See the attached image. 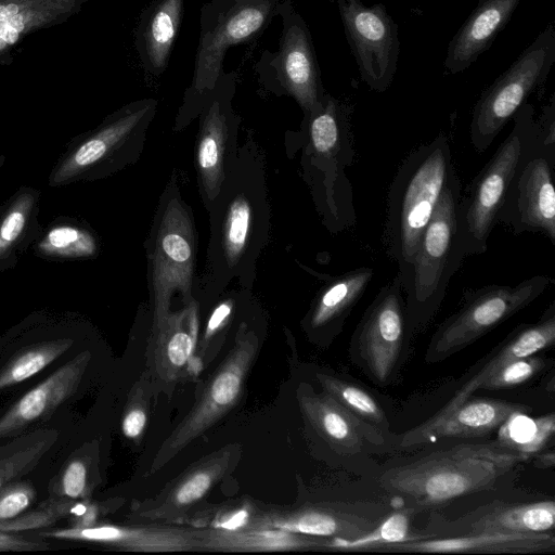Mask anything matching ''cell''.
Wrapping results in <instances>:
<instances>
[{"instance_id":"bcb514c9","label":"cell","mask_w":555,"mask_h":555,"mask_svg":"<svg viewBox=\"0 0 555 555\" xmlns=\"http://www.w3.org/2000/svg\"><path fill=\"white\" fill-rule=\"evenodd\" d=\"M533 465L538 468H553L555 465V454L553 451H540L533 455Z\"/></svg>"},{"instance_id":"b9f144b4","label":"cell","mask_w":555,"mask_h":555,"mask_svg":"<svg viewBox=\"0 0 555 555\" xmlns=\"http://www.w3.org/2000/svg\"><path fill=\"white\" fill-rule=\"evenodd\" d=\"M151 384L150 373L144 372L129 392L121 418V430L128 439L137 440L144 433L150 410Z\"/></svg>"},{"instance_id":"8d00e7d4","label":"cell","mask_w":555,"mask_h":555,"mask_svg":"<svg viewBox=\"0 0 555 555\" xmlns=\"http://www.w3.org/2000/svg\"><path fill=\"white\" fill-rule=\"evenodd\" d=\"M554 434V413L531 417L527 413L516 412L500 425L496 441L530 460L543 451Z\"/></svg>"},{"instance_id":"9a60e30c","label":"cell","mask_w":555,"mask_h":555,"mask_svg":"<svg viewBox=\"0 0 555 555\" xmlns=\"http://www.w3.org/2000/svg\"><path fill=\"white\" fill-rule=\"evenodd\" d=\"M346 38L362 81L384 92L392 83L400 54L399 27L383 3L336 0Z\"/></svg>"},{"instance_id":"7bdbcfd3","label":"cell","mask_w":555,"mask_h":555,"mask_svg":"<svg viewBox=\"0 0 555 555\" xmlns=\"http://www.w3.org/2000/svg\"><path fill=\"white\" fill-rule=\"evenodd\" d=\"M545 365V360L535 354L514 359L491 375L480 389L500 390L520 385L540 373Z\"/></svg>"},{"instance_id":"7dc6e473","label":"cell","mask_w":555,"mask_h":555,"mask_svg":"<svg viewBox=\"0 0 555 555\" xmlns=\"http://www.w3.org/2000/svg\"><path fill=\"white\" fill-rule=\"evenodd\" d=\"M4 162H5V156L0 154V168L3 166Z\"/></svg>"},{"instance_id":"5b68a950","label":"cell","mask_w":555,"mask_h":555,"mask_svg":"<svg viewBox=\"0 0 555 555\" xmlns=\"http://www.w3.org/2000/svg\"><path fill=\"white\" fill-rule=\"evenodd\" d=\"M281 0H209L201 8L199 39L193 75L177 113L176 129L198 116L205 100L223 72V60L233 46L259 37L279 14Z\"/></svg>"},{"instance_id":"7a4b0ae2","label":"cell","mask_w":555,"mask_h":555,"mask_svg":"<svg viewBox=\"0 0 555 555\" xmlns=\"http://www.w3.org/2000/svg\"><path fill=\"white\" fill-rule=\"evenodd\" d=\"M527 460L498 441L460 443L389 467L379 483L404 506L424 512L494 488Z\"/></svg>"},{"instance_id":"d4e9b609","label":"cell","mask_w":555,"mask_h":555,"mask_svg":"<svg viewBox=\"0 0 555 555\" xmlns=\"http://www.w3.org/2000/svg\"><path fill=\"white\" fill-rule=\"evenodd\" d=\"M555 343V304L553 302L539 322L517 326L491 354L485 358L477 372L455 392V395L434 416L420 424L431 426L446 417L455 408L480 389V386L501 366L514 359L537 354Z\"/></svg>"},{"instance_id":"603a6c76","label":"cell","mask_w":555,"mask_h":555,"mask_svg":"<svg viewBox=\"0 0 555 555\" xmlns=\"http://www.w3.org/2000/svg\"><path fill=\"white\" fill-rule=\"evenodd\" d=\"M297 397L306 420L335 451L353 455L384 444L382 430L347 411L323 390L315 392L301 385Z\"/></svg>"},{"instance_id":"e0dca14e","label":"cell","mask_w":555,"mask_h":555,"mask_svg":"<svg viewBox=\"0 0 555 555\" xmlns=\"http://www.w3.org/2000/svg\"><path fill=\"white\" fill-rule=\"evenodd\" d=\"M555 137L546 138L515 176L496 216L514 234L535 232L555 245Z\"/></svg>"},{"instance_id":"74e56055","label":"cell","mask_w":555,"mask_h":555,"mask_svg":"<svg viewBox=\"0 0 555 555\" xmlns=\"http://www.w3.org/2000/svg\"><path fill=\"white\" fill-rule=\"evenodd\" d=\"M74 345L69 337L40 340L22 349L0 369V390L20 384L41 372Z\"/></svg>"},{"instance_id":"44dd1931","label":"cell","mask_w":555,"mask_h":555,"mask_svg":"<svg viewBox=\"0 0 555 555\" xmlns=\"http://www.w3.org/2000/svg\"><path fill=\"white\" fill-rule=\"evenodd\" d=\"M91 354L85 350L22 396L0 416V444L50 416L78 389Z\"/></svg>"},{"instance_id":"277c9868","label":"cell","mask_w":555,"mask_h":555,"mask_svg":"<svg viewBox=\"0 0 555 555\" xmlns=\"http://www.w3.org/2000/svg\"><path fill=\"white\" fill-rule=\"evenodd\" d=\"M457 176L444 133L412 151L398 168L387 197L383 243L406 281L423 232L448 184Z\"/></svg>"},{"instance_id":"d6a6232c","label":"cell","mask_w":555,"mask_h":555,"mask_svg":"<svg viewBox=\"0 0 555 555\" xmlns=\"http://www.w3.org/2000/svg\"><path fill=\"white\" fill-rule=\"evenodd\" d=\"M201 551L212 552H284L323 550L326 539L289 532L276 528L238 530L192 528Z\"/></svg>"},{"instance_id":"60d3db41","label":"cell","mask_w":555,"mask_h":555,"mask_svg":"<svg viewBox=\"0 0 555 555\" xmlns=\"http://www.w3.org/2000/svg\"><path fill=\"white\" fill-rule=\"evenodd\" d=\"M255 515L253 505L244 502L236 505L214 506L210 511L199 512L184 522H189L190 528L197 529L238 530L250 527Z\"/></svg>"},{"instance_id":"f6af8a7d","label":"cell","mask_w":555,"mask_h":555,"mask_svg":"<svg viewBox=\"0 0 555 555\" xmlns=\"http://www.w3.org/2000/svg\"><path fill=\"white\" fill-rule=\"evenodd\" d=\"M235 310V299L233 296H228L227 298L222 299L220 302L217 304V306L211 311L205 332L202 339L201 345V351L202 357L206 349L210 347L212 344V340L218 336L221 335L222 332L227 330V327L230 325L233 313Z\"/></svg>"},{"instance_id":"5bb4252c","label":"cell","mask_w":555,"mask_h":555,"mask_svg":"<svg viewBox=\"0 0 555 555\" xmlns=\"http://www.w3.org/2000/svg\"><path fill=\"white\" fill-rule=\"evenodd\" d=\"M408 334L404 292L396 275L359 321L351 337V359L375 384L388 385L399 370Z\"/></svg>"},{"instance_id":"1f68e13d","label":"cell","mask_w":555,"mask_h":555,"mask_svg":"<svg viewBox=\"0 0 555 555\" xmlns=\"http://www.w3.org/2000/svg\"><path fill=\"white\" fill-rule=\"evenodd\" d=\"M40 190L23 185L0 206V273L15 268L40 236Z\"/></svg>"},{"instance_id":"2e32d148","label":"cell","mask_w":555,"mask_h":555,"mask_svg":"<svg viewBox=\"0 0 555 555\" xmlns=\"http://www.w3.org/2000/svg\"><path fill=\"white\" fill-rule=\"evenodd\" d=\"M235 91V72L223 73L197 116L199 129L194 163L206 208L218 194L224 180L225 166L238 147L240 117L232 107Z\"/></svg>"},{"instance_id":"ee69618b","label":"cell","mask_w":555,"mask_h":555,"mask_svg":"<svg viewBox=\"0 0 555 555\" xmlns=\"http://www.w3.org/2000/svg\"><path fill=\"white\" fill-rule=\"evenodd\" d=\"M36 498V489L28 481L16 480L0 489V525L26 513Z\"/></svg>"},{"instance_id":"3957f363","label":"cell","mask_w":555,"mask_h":555,"mask_svg":"<svg viewBox=\"0 0 555 555\" xmlns=\"http://www.w3.org/2000/svg\"><path fill=\"white\" fill-rule=\"evenodd\" d=\"M513 128L495 153L461 193L456 209L459 241L465 257L483 254L496 216L519 169L555 137V94L538 119L528 101L513 116Z\"/></svg>"},{"instance_id":"8fae6325","label":"cell","mask_w":555,"mask_h":555,"mask_svg":"<svg viewBox=\"0 0 555 555\" xmlns=\"http://www.w3.org/2000/svg\"><path fill=\"white\" fill-rule=\"evenodd\" d=\"M555 62V27L546 26L477 100L469 125L474 149L486 151L526 103L546 80Z\"/></svg>"},{"instance_id":"9c48e42d","label":"cell","mask_w":555,"mask_h":555,"mask_svg":"<svg viewBox=\"0 0 555 555\" xmlns=\"http://www.w3.org/2000/svg\"><path fill=\"white\" fill-rule=\"evenodd\" d=\"M196 248L193 214L172 181L159 199L147 247L153 304L152 332L167 321L175 294L181 296L184 306L195 299L192 291Z\"/></svg>"},{"instance_id":"f546056e","label":"cell","mask_w":555,"mask_h":555,"mask_svg":"<svg viewBox=\"0 0 555 555\" xmlns=\"http://www.w3.org/2000/svg\"><path fill=\"white\" fill-rule=\"evenodd\" d=\"M197 328L198 304L193 299L182 309L170 312L165 324L152 332V373L165 386L177 382L195 357Z\"/></svg>"},{"instance_id":"4316f807","label":"cell","mask_w":555,"mask_h":555,"mask_svg":"<svg viewBox=\"0 0 555 555\" xmlns=\"http://www.w3.org/2000/svg\"><path fill=\"white\" fill-rule=\"evenodd\" d=\"M92 0H0V66L27 36L69 21Z\"/></svg>"},{"instance_id":"ab89813d","label":"cell","mask_w":555,"mask_h":555,"mask_svg":"<svg viewBox=\"0 0 555 555\" xmlns=\"http://www.w3.org/2000/svg\"><path fill=\"white\" fill-rule=\"evenodd\" d=\"M95 457L91 451H77L56 476L50 498L72 501L90 499L95 487Z\"/></svg>"},{"instance_id":"f35d334b","label":"cell","mask_w":555,"mask_h":555,"mask_svg":"<svg viewBox=\"0 0 555 555\" xmlns=\"http://www.w3.org/2000/svg\"><path fill=\"white\" fill-rule=\"evenodd\" d=\"M315 378L323 391L347 411L389 435L390 424L378 401L357 384L326 373H317Z\"/></svg>"},{"instance_id":"d590c367","label":"cell","mask_w":555,"mask_h":555,"mask_svg":"<svg viewBox=\"0 0 555 555\" xmlns=\"http://www.w3.org/2000/svg\"><path fill=\"white\" fill-rule=\"evenodd\" d=\"M57 437L54 429H38L1 443L0 489L31 472Z\"/></svg>"},{"instance_id":"e575fe53","label":"cell","mask_w":555,"mask_h":555,"mask_svg":"<svg viewBox=\"0 0 555 555\" xmlns=\"http://www.w3.org/2000/svg\"><path fill=\"white\" fill-rule=\"evenodd\" d=\"M418 513L410 506L393 508L372 531L357 539H326V550L382 552L392 544L430 538L425 532H413L411 521Z\"/></svg>"},{"instance_id":"52a82bcc","label":"cell","mask_w":555,"mask_h":555,"mask_svg":"<svg viewBox=\"0 0 555 555\" xmlns=\"http://www.w3.org/2000/svg\"><path fill=\"white\" fill-rule=\"evenodd\" d=\"M158 102L142 99L106 116L94 129L70 140L49 175V185L65 186L106 178L135 162Z\"/></svg>"},{"instance_id":"4fadbf2b","label":"cell","mask_w":555,"mask_h":555,"mask_svg":"<svg viewBox=\"0 0 555 555\" xmlns=\"http://www.w3.org/2000/svg\"><path fill=\"white\" fill-rule=\"evenodd\" d=\"M258 348L256 332L241 323L233 348L206 383L193 409L159 447L151 465L152 473L171 461L237 403Z\"/></svg>"},{"instance_id":"ffe728a7","label":"cell","mask_w":555,"mask_h":555,"mask_svg":"<svg viewBox=\"0 0 555 555\" xmlns=\"http://www.w3.org/2000/svg\"><path fill=\"white\" fill-rule=\"evenodd\" d=\"M240 447L227 446L197 461L156 498L137 512L139 518L152 521L182 522L195 504L223 478L238 461Z\"/></svg>"},{"instance_id":"4dcf8cb0","label":"cell","mask_w":555,"mask_h":555,"mask_svg":"<svg viewBox=\"0 0 555 555\" xmlns=\"http://www.w3.org/2000/svg\"><path fill=\"white\" fill-rule=\"evenodd\" d=\"M373 275L372 268L360 267L330 278L317 294L306 317L307 331L327 339L337 335Z\"/></svg>"},{"instance_id":"ba28073f","label":"cell","mask_w":555,"mask_h":555,"mask_svg":"<svg viewBox=\"0 0 555 555\" xmlns=\"http://www.w3.org/2000/svg\"><path fill=\"white\" fill-rule=\"evenodd\" d=\"M462 185L456 176L447 186L422 234L402 288L409 334L425 327L439 309L448 284L465 255L456 227Z\"/></svg>"},{"instance_id":"83f0119b","label":"cell","mask_w":555,"mask_h":555,"mask_svg":"<svg viewBox=\"0 0 555 555\" xmlns=\"http://www.w3.org/2000/svg\"><path fill=\"white\" fill-rule=\"evenodd\" d=\"M521 0H479L450 40L443 66L449 74L467 69L486 52L512 18Z\"/></svg>"},{"instance_id":"8992f818","label":"cell","mask_w":555,"mask_h":555,"mask_svg":"<svg viewBox=\"0 0 555 555\" xmlns=\"http://www.w3.org/2000/svg\"><path fill=\"white\" fill-rule=\"evenodd\" d=\"M305 126L311 180L327 228L338 232L353 227L357 216L352 185L345 173L356 155L350 108L325 92L321 103L305 113Z\"/></svg>"},{"instance_id":"7c38bea8","label":"cell","mask_w":555,"mask_h":555,"mask_svg":"<svg viewBox=\"0 0 555 555\" xmlns=\"http://www.w3.org/2000/svg\"><path fill=\"white\" fill-rule=\"evenodd\" d=\"M278 16L282 21L278 50H263L255 73L267 91L293 98L309 113L325 94L311 33L292 0H281Z\"/></svg>"},{"instance_id":"30bf717a","label":"cell","mask_w":555,"mask_h":555,"mask_svg":"<svg viewBox=\"0 0 555 555\" xmlns=\"http://www.w3.org/2000/svg\"><path fill=\"white\" fill-rule=\"evenodd\" d=\"M554 280L533 275L518 284H489L466 289L460 308L436 330L428 345L425 360L442 361L468 347L494 327L528 307L540 297Z\"/></svg>"},{"instance_id":"836d02e7","label":"cell","mask_w":555,"mask_h":555,"mask_svg":"<svg viewBox=\"0 0 555 555\" xmlns=\"http://www.w3.org/2000/svg\"><path fill=\"white\" fill-rule=\"evenodd\" d=\"M31 247L37 257L50 261L93 259L100 251L99 238L86 221L63 216L51 220Z\"/></svg>"},{"instance_id":"ac0fdd59","label":"cell","mask_w":555,"mask_h":555,"mask_svg":"<svg viewBox=\"0 0 555 555\" xmlns=\"http://www.w3.org/2000/svg\"><path fill=\"white\" fill-rule=\"evenodd\" d=\"M395 507L377 502L308 504L292 511L257 513L255 528H276L289 532L328 538L357 539L372 531Z\"/></svg>"},{"instance_id":"f1b7e54d","label":"cell","mask_w":555,"mask_h":555,"mask_svg":"<svg viewBox=\"0 0 555 555\" xmlns=\"http://www.w3.org/2000/svg\"><path fill=\"white\" fill-rule=\"evenodd\" d=\"M183 10L184 0H153L140 13L133 46L145 74L158 77L166 70Z\"/></svg>"},{"instance_id":"cb8c5ba5","label":"cell","mask_w":555,"mask_h":555,"mask_svg":"<svg viewBox=\"0 0 555 555\" xmlns=\"http://www.w3.org/2000/svg\"><path fill=\"white\" fill-rule=\"evenodd\" d=\"M530 406L489 398H468L431 426L417 425L398 440L409 449L444 438H478L491 434L513 413H528Z\"/></svg>"},{"instance_id":"7402d4cb","label":"cell","mask_w":555,"mask_h":555,"mask_svg":"<svg viewBox=\"0 0 555 555\" xmlns=\"http://www.w3.org/2000/svg\"><path fill=\"white\" fill-rule=\"evenodd\" d=\"M41 537L114 546L133 552L201 551L192 528L139 525L96 524L86 528H61L42 531Z\"/></svg>"},{"instance_id":"484cf974","label":"cell","mask_w":555,"mask_h":555,"mask_svg":"<svg viewBox=\"0 0 555 555\" xmlns=\"http://www.w3.org/2000/svg\"><path fill=\"white\" fill-rule=\"evenodd\" d=\"M382 552L454 554H554V532L475 533L401 542Z\"/></svg>"},{"instance_id":"6da1fadb","label":"cell","mask_w":555,"mask_h":555,"mask_svg":"<svg viewBox=\"0 0 555 555\" xmlns=\"http://www.w3.org/2000/svg\"><path fill=\"white\" fill-rule=\"evenodd\" d=\"M207 210L210 237L205 286L211 293L234 281L244 288L250 287L270 231L264 160L251 139L238 145L228 162L224 180Z\"/></svg>"},{"instance_id":"d6986e66","label":"cell","mask_w":555,"mask_h":555,"mask_svg":"<svg viewBox=\"0 0 555 555\" xmlns=\"http://www.w3.org/2000/svg\"><path fill=\"white\" fill-rule=\"evenodd\" d=\"M554 525L553 500L493 501L452 519L433 513L424 530L430 538H449L475 533L554 532Z\"/></svg>"}]
</instances>
